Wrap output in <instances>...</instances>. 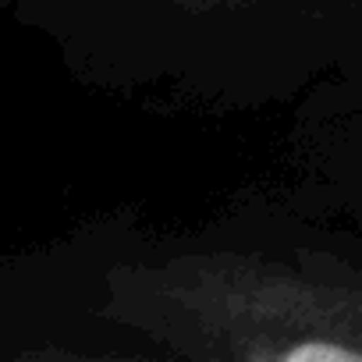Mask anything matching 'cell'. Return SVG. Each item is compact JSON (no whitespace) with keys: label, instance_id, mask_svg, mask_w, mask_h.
Listing matches in <instances>:
<instances>
[{"label":"cell","instance_id":"6da1fadb","mask_svg":"<svg viewBox=\"0 0 362 362\" xmlns=\"http://www.w3.org/2000/svg\"><path fill=\"white\" fill-rule=\"evenodd\" d=\"M86 316L128 358L362 362V256L284 199L249 203L196 235L110 242Z\"/></svg>","mask_w":362,"mask_h":362},{"label":"cell","instance_id":"7a4b0ae2","mask_svg":"<svg viewBox=\"0 0 362 362\" xmlns=\"http://www.w3.org/2000/svg\"><path fill=\"white\" fill-rule=\"evenodd\" d=\"M0 22L78 86L196 114L302 100L358 50L348 0H0Z\"/></svg>","mask_w":362,"mask_h":362},{"label":"cell","instance_id":"3957f363","mask_svg":"<svg viewBox=\"0 0 362 362\" xmlns=\"http://www.w3.org/2000/svg\"><path fill=\"white\" fill-rule=\"evenodd\" d=\"M281 199L362 256V64L295 100Z\"/></svg>","mask_w":362,"mask_h":362},{"label":"cell","instance_id":"277c9868","mask_svg":"<svg viewBox=\"0 0 362 362\" xmlns=\"http://www.w3.org/2000/svg\"><path fill=\"white\" fill-rule=\"evenodd\" d=\"M348 11H351V25H355V61H351V68H358L362 64V0H348Z\"/></svg>","mask_w":362,"mask_h":362}]
</instances>
